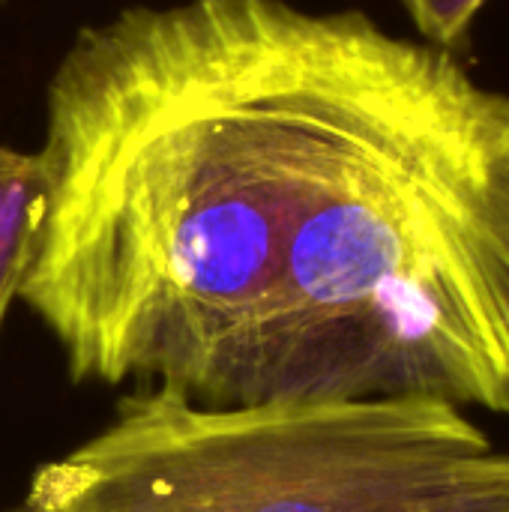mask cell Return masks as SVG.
Returning <instances> with one entry per match:
<instances>
[{
    "mask_svg": "<svg viewBox=\"0 0 509 512\" xmlns=\"http://www.w3.org/2000/svg\"><path fill=\"white\" fill-rule=\"evenodd\" d=\"M378 396L509 414V96L342 9L318 12L306 165L225 405Z\"/></svg>",
    "mask_w": 509,
    "mask_h": 512,
    "instance_id": "obj_2",
    "label": "cell"
},
{
    "mask_svg": "<svg viewBox=\"0 0 509 512\" xmlns=\"http://www.w3.org/2000/svg\"><path fill=\"white\" fill-rule=\"evenodd\" d=\"M312 72V18L288 0L132 6L78 30L48 81V204L18 291L75 381L225 405L279 273Z\"/></svg>",
    "mask_w": 509,
    "mask_h": 512,
    "instance_id": "obj_1",
    "label": "cell"
},
{
    "mask_svg": "<svg viewBox=\"0 0 509 512\" xmlns=\"http://www.w3.org/2000/svg\"><path fill=\"white\" fill-rule=\"evenodd\" d=\"M15 512H509V450L441 399L216 408L156 384Z\"/></svg>",
    "mask_w": 509,
    "mask_h": 512,
    "instance_id": "obj_3",
    "label": "cell"
},
{
    "mask_svg": "<svg viewBox=\"0 0 509 512\" xmlns=\"http://www.w3.org/2000/svg\"><path fill=\"white\" fill-rule=\"evenodd\" d=\"M48 204V168L39 150L0 144V327L33 264Z\"/></svg>",
    "mask_w": 509,
    "mask_h": 512,
    "instance_id": "obj_4",
    "label": "cell"
},
{
    "mask_svg": "<svg viewBox=\"0 0 509 512\" xmlns=\"http://www.w3.org/2000/svg\"><path fill=\"white\" fill-rule=\"evenodd\" d=\"M426 45L456 51L489 0H399Z\"/></svg>",
    "mask_w": 509,
    "mask_h": 512,
    "instance_id": "obj_5",
    "label": "cell"
}]
</instances>
